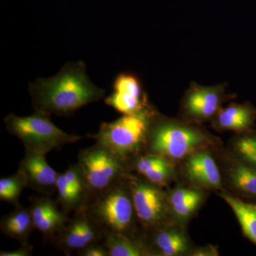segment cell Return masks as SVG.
Returning a JSON list of instances; mask_svg holds the SVG:
<instances>
[{
    "label": "cell",
    "mask_w": 256,
    "mask_h": 256,
    "mask_svg": "<svg viewBox=\"0 0 256 256\" xmlns=\"http://www.w3.org/2000/svg\"><path fill=\"white\" fill-rule=\"evenodd\" d=\"M84 210L106 232L134 235L140 232L127 180L92 196Z\"/></svg>",
    "instance_id": "277c9868"
},
{
    "label": "cell",
    "mask_w": 256,
    "mask_h": 256,
    "mask_svg": "<svg viewBox=\"0 0 256 256\" xmlns=\"http://www.w3.org/2000/svg\"><path fill=\"white\" fill-rule=\"evenodd\" d=\"M216 148L197 150L178 162L186 184L207 192H226L220 164L213 152Z\"/></svg>",
    "instance_id": "ba28073f"
},
{
    "label": "cell",
    "mask_w": 256,
    "mask_h": 256,
    "mask_svg": "<svg viewBox=\"0 0 256 256\" xmlns=\"http://www.w3.org/2000/svg\"><path fill=\"white\" fill-rule=\"evenodd\" d=\"M102 242L109 256H153L141 230L134 235L106 232Z\"/></svg>",
    "instance_id": "d6986e66"
},
{
    "label": "cell",
    "mask_w": 256,
    "mask_h": 256,
    "mask_svg": "<svg viewBox=\"0 0 256 256\" xmlns=\"http://www.w3.org/2000/svg\"><path fill=\"white\" fill-rule=\"evenodd\" d=\"M131 171L153 184L166 188L176 178V164L150 153L140 154L129 162Z\"/></svg>",
    "instance_id": "ac0fdd59"
},
{
    "label": "cell",
    "mask_w": 256,
    "mask_h": 256,
    "mask_svg": "<svg viewBox=\"0 0 256 256\" xmlns=\"http://www.w3.org/2000/svg\"><path fill=\"white\" fill-rule=\"evenodd\" d=\"M30 206L34 228L40 232L46 240H54L58 232L70 218L60 208L58 202L50 196L30 197Z\"/></svg>",
    "instance_id": "9a60e30c"
},
{
    "label": "cell",
    "mask_w": 256,
    "mask_h": 256,
    "mask_svg": "<svg viewBox=\"0 0 256 256\" xmlns=\"http://www.w3.org/2000/svg\"><path fill=\"white\" fill-rule=\"evenodd\" d=\"M56 192V202L66 214L85 208L90 194L77 163L70 164L66 171L58 174Z\"/></svg>",
    "instance_id": "4fadbf2b"
},
{
    "label": "cell",
    "mask_w": 256,
    "mask_h": 256,
    "mask_svg": "<svg viewBox=\"0 0 256 256\" xmlns=\"http://www.w3.org/2000/svg\"><path fill=\"white\" fill-rule=\"evenodd\" d=\"M127 183L138 226L141 232H150L170 220L168 194L164 188L131 173Z\"/></svg>",
    "instance_id": "52a82bcc"
},
{
    "label": "cell",
    "mask_w": 256,
    "mask_h": 256,
    "mask_svg": "<svg viewBox=\"0 0 256 256\" xmlns=\"http://www.w3.org/2000/svg\"><path fill=\"white\" fill-rule=\"evenodd\" d=\"M224 88L192 87L182 101V114L185 120L193 124L212 121L226 100Z\"/></svg>",
    "instance_id": "30bf717a"
},
{
    "label": "cell",
    "mask_w": 256,
    "mask_h": 256,
    "mask_svg": "<svg viewBox=\"0 0 256 256\" xmlns=\"http://www.w3.org/2000/svg\"><path fill=\"white\" fill-rule=\"evenodd\" d=\"M80 256H109L107 248L104 242L94 244L77 252Z\"/></svg>",
    "instance_id": "d4e9b609"
},
{
    "label": "cell",
    "mask_w": 256,
    "mask_h": 256,
    "mask_svg": "<svg viewBox=\"0 0 256 256\" xmlns=\"http://www.w3.org/2000/svg\"><path fill=\"white\" fill-rule=\"evenodd\" d=\"M13 212L4 216L0 222V230L8 238L14 239L21 245L28 244L32 230L34 228L30 208L22 205L15 206Z\"/></svg>",
    "instance_id": "44dd1931"
},
{
    "label": "cell",
    "mask_w": 256,
    "mask_h": 256,
    "mask_svg": "<svg viewBox=\"0 0 256 256\" xmlns=\"http://www.w3.org/2000/svg\"><path fill=\"white\" fill-rule=\"evenodd\" d=\"M226 154L256 168V133H244L230 139Z\"/></svg>",
    "instance_id": "603a6c76"
},
{
    "label": "cell",
    "mask_w": 256,
    "mask_h": 256,
    "mask_svg": "<svg viewBox=\"0 0 256 256\" xmlns=\"http://www.w3.org/2000/svg\"><path fill=\"white\" fill-rule=\"evenodd\" d=\"M50 116L40 112L28 116L10 114L4 120L8 132L20 139L25 150L40 154H46L82 139V136L68 134L56 126Z\"/></svg>",
    "instance_id": "5b68a950"
},
{
    "label": "cell",
    "mask_w": 256,
    "mask_h": 256,
    "mask_svg": "<svg viewBox=\"0 0 256 256\" xmlns=\"http://www.w3.org/2000/svg\"><path fill=\"white\" fill-rule=\"evenodd\" d=\"M18 170L24 174L28 188L44 196H50L56 192V184L60 173L47 162L46 154L25 150Z\"/></svg>",
    "instance_id": "e0dca14e"
},
{
    "label": "cell",
    "mask_w": 256,
    "mask_h": 256,
    "mask_svg": "<svg viewBox=\"0 0 256 256\" xmlns=\"http://www.w3.org/2000/svg\"><path fill=\"white\" fill-rule=\"evenodd\" d=\"M207 191L178 183L166 191L170 220L186 226L203 206L208 196Z\"/></svg>",
    "instance_id": "5bb4252c"
},
{
    "label": "cell",
    "mask_w": 256,
    "mask_h": 256,
    "mask_svg": "<svg viewBox=\"0 0 256 256\" xmlns=\"http://www.w3.org/2000/svg\"><path fill=\"white\" fill-rule=\"evenodd\" d=\"M254 111L248 106L230 104L218 110L212 120V126L218 132L246 131L254 122Z\"/></svg>",
    "instance_id": "ffe728a7"
},
{
    "label": "cell",
    "mask_w": 256,
    "mask_h": 256,
    "mask_svg": "<svg viewBox=\"0 0 256 256\" xmlns=\"http://www.w3.org/2000/svg\"><path fill=\"white\" fill-rule=\"evenodd\" d=\"M28 188L24 174L18 170L15 174L0 178V200L14 206L20 205L18 200L23 190Z\"/></svg>",
    "instance_id": "cb8c5ba5"
},
{
    "label": "cell",
    "mask_w": 256,
    "mask_h": 256,
    "mask_svg": "<svg viewBox=\"0 0 256 256\" xmlns=\"http://www.w3.org/2000/svg\"><path fill=\"white\" fill-rule=\"evenodd\" d=\"M218 195L233 210L244 236L256 244V204L246 203L227 192H218Z\"/></svg>",
    "instance_id": "7402d4cb"
},
{
    "label": "cell",
    "mask_w": 256,
    "mask_h": 256,
    "mask_svg": "<svg viewBox=\"0 0 256 256\" xmlns=\"http://www.w3.org/2000/svg\"><path fill=\"white\" fill-rule=\"evenodd\" d=\"M220 256L218 248L214 246L206 245L204 246L194 247L190 256Z\"/></svg>",
    "instance_id": "484cf974"
},
{
    "label": "cell",
    "mask_w": 256,
    "mask_h": 256,
    "mask_svg": "<svg viewBox=\"0 0 256 256\" xmlns=\"http://www.w3.org/2000/svg\"><path fill=\"white\" fill-rule=\"evenodd\" d=\"M156 111L150 107L134 114L102 122L95 134H87L129 165L136 156L146 152L148 133Z\"/></svg>",
    "instance_id": "3957f363"
},
{
    "label": "cell",
    "mask_w": 256,
    "mask_h": 256,
    "mask_svg": "<svg viewBox=\"0 0 256 256\" xmlns=\"http://www.w3.org/2000/svg\"><path fill=\"white\" fill-rule=\"evenodd\" d=\"M28 92L35 112L57 116H70L106 92L92 84L84 62L66 64L54 76L30 82Z\"/></svg>",
    "instance_id": "6da1fadb"
},
{
    "label": "cell",
    "mask_w": 256,
    "mask_h": 256,
    "mask_svg": "<svg viewBox=\"0 0 256 256\" xmlns=\"http://www.w3.org/2000/svg\"><path fill=\"white\" fill-rule=\"evenodd\" d=\"M105 234L100 224L82 210L74 213L53 242L65 255H70L92 244L102 242Z\"/></svg>",
    "instance_id": "9c48e42d"
},
{
    "label": "cell",
    "mask_w": 256,
    "mask_h": 256,
    "mask_svg": "<svg viewBox=\"0 0 256 256\" xmlns=\"http://www.w3.org/2000/svg\"><path fill=\"white\" fill-rule=\"evenodd\" d=\"M34 248L30 244L21 245V247L11 252H0V256H31Z\"/></svg>",
    "instance_id": "4316f807"
},
{
    "label": "cell",
    "mask_w": 256,
    "mask_h": 256,
    "mask_svg": "<svg viewBox=\"0 0 256 256\" xmlns=\"http://www.w3.org/2000/svg\"><path fill=\"white\" fill-rule=\"evenodd\" d=\"M142 233L153 256H190L194 248L186 226L172 220Z\"/></svg>",
    "instance_id": "8fae6325"
},
{
    "label": "cell",
    "mask_w": 256,
    "mask_h": 256,
    "mask_svg": "<svg viewBox=\"0 0 256 256\" xmlns=\"http://www.w3.org/2000/svg\"><path fill=\"white\" fill-rule=\"evenodd\" d=\"M77 164L90 198L126 181L132 172L128 163L98 143L79 151Z\"/></svg>",
    "instance_id": "8992f818"
},
{
    "label": "cell",
    "mask_w": 256,
    "mask_h": 256,
    "mask_svg": "<svg viewBox=\"0 0 256 256\" xmlns=\"http://www.w3.org/2000/svg\"><path fill=\"white\" fill-rule=\"evenodd\" d=\"M220 164L226 192L235 196L256 198V168L226 153Z\"/></svg>",
    "instance_id": "2e32d148"
},
{
    "label": "cell",
    "mask_w": 256,
    "mask_h": 256,
    "mask_svg": "<svg viewBox=\"0 0 256 256\" xmlns=\"http://www.w3.org/2000/svg\"><path fill=\"white\" fill-rule=\"evenodd\" d=\"M106 105L122 114H134L150 107L136 76L122 73L114 82V92L105 98Z\"/></svg>",
    "instance_id": "7c38bea8"
},
{
    "label": "cell",
    "mask_w": 256,
    "mask_h": 256,
    "mask_svg": "<svg viewBox=\"0 0 256 256\" xmlns=\"http://www.w3.org/2000/svg\"><path fill=\"white\" fill-rule=\"evenodd\" d=\"M220 146L218 138L196 124L168 118L156 112L148 133L146 152L176 164L197 150Z\"/></svg>",
    "instance_id": "7a4b0ae2"
}]
</instances>
